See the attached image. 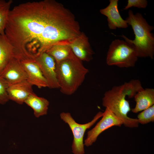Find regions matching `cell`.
<instances>
[{
  "label": "cell",
  "instance_id": "6da1fadb",
  "mask_svg": "<svg viewBox=\"0 0 154 154\" xmlns=\"http://www.w3.org/2000/svg\"><path fill=\"white\" fill-rule=\"evenodd\" d=\"M68 12L61 3L44 0L20 4L10 10L5 34L14 57L33 59L52 45Z\"/></svg>",
  "mask_w": 154,
  "mask_h": 154
},
{
  "label": "cell",
  "instance_id": "7a4b0ae2",
  "mask_svg": "<svg viewBox=\"0 0 154 154\" xmlns=\"http://www.w3.org/2000/svg\"><path fill=\"white\" fill-rule=\"evenodd\" d=\"M88 70L74 54L70 58L56 64V72L61 93L71 95L84 81Z\"/></svg>",
  "mask_w": 154,
  "mask_h": 154
},
{
  "label": "cell",
  "instance_id": "3957f363",
  "mask_svg": "<svg viewBox=\"0 0 154 154\" xmlns=\"http://www.w3.org/2000/svg\"><path fill=\"white\" fill-rule=\"evenodd\" d=\"M128 16L125 20L131 26L135 35L134 40L123 35L125 40L135 46L138 57H149L153 59L154 55V36L151 32L154 27L149 25L140 13L134 14L132 10L128 11Z\"/></svg>",
  "mask_w": 154,
  "mask_h": 154
},
{
  "label": "cell",
  "instance_id": "277c9868",
  "mask_svg": "<svg viewBox=\"0 0 154 154\" xmlns=\"http://www.w3.org/2000/svg\"><path fill=\"white\" fill-rule=\"evenodd\" d=\"M138 57L136 48L133 44L117 39L110 46L106 62L109 66L127 68L134 66Z\"/></svg>",
  "mask_w": 154,
  "mask_h": 154
},
{
  "label": "cell",
  "instance_id": "5b68a950",
  "mask_svg": "<svg viewBox=\"0 0 154 154\" xmlns=\"http://www.w3.org/2000/svg\"><path fill=\"white\" fill-rule=\"evenodd\" d=\"M126 94L122 91H106L102 99L103 106L109 109L123 123L126 127H137L139 122L137 118L128 117L127 114L131 111L129 102L126 99Z\"/></svg>",
  "mask_w": 154,
  "mask_h": 154
},
{
  "label": "cell",
  "instance_id": "8992f818",
  "mask_svg": "<svg viewBox=\"0 0 154 154\" xmlns=\"http://www.w3.org/2000/svg\"><path fill=\"white\" fill-rule=\"evenodd\" d=\"M103 113L102 112H99L91 121L84 124L76 122L69 113L62 112L60 114L61 119L68 125L72 132L74 139L72 148L74 154H84L83 138L85 132L102 116Z\"/></svg>",
  "mask_w": 154,
  "mask_h": 154
},
{
  "label": "cell",
  "instance_id": "52a82bcc",
  "mask_svg": "<svg viewBox=\"0 0 154 154\" xmlns=\"http://www.w3.org/2000/svg\"><path fill=\"white\" fill-rule=\"evenodd\" d=\"M102 118L92 129L87 133L84 144L87 147L91 145L96 140L99 135L103 131L113 126H120L122 122L109 109L106 108Z\"/></svg>",
  "mask_w": 154,
  "mask_h": 154
},
{
  "label": "cell",
  "instance_id": "ba28073f",
  "mask_svg": "<svg viewBox=\"0 0 154 154\" xmlns=\"http://www.w3.org/2000/svg\"><path fill=\"white\" fill-rule=\"evenodd\" d=\"M34 60L46 79L48 87L59 88L56 72V63L53 58L45 52L36 56Z\"/></svg>",
  "mask_w": 154,
  "mask_h": 154
},
{
  "label": "cell",
  "instance_id": "9c48e42d",
  "mask_svg": "<svg viewBox=\"0 0 154 154\" xmlns=\"http://www.w3.org/2000/svg\"><path fill=\"white\" fill-rule=\"evenodd\" d=\"M70 45L73 54L81 61L89 62L93 59L94 52L83 32L72 40Z\"/></svg>",
  "mask_w": 154,
  "mask_h": 154
},
{
  "label": "cell",
  "instance_id": "30bf717a",
  "mask_svg": "<svg viewBox=\"0 0 154 154\" xmlns=\"http://www.w3.org/2000/svg\"><path fill=\"white\" fill-rule=\"evenodd\" d=\"M0 76L9 84L27 80L26 74L21 61L14 57L10 60Z\"/></svg>",
  "mask_w": 154,
  "mask_h": 154
},
{
  "label": "cell",
  "instance_id": "8fae6325",
  "mask_svg": "<svg viewBox=\"0 0 154 154\" xmlns=\"http://www.w3.org/2000/svg\"><path fill=\"white\" fill-rule=\"evenodd\" d=\"M33 85L27 80L9 84L7 92L9 100L22 104L33 93Z\"/></svg>",
  "mask_w": 154,
  "mask_h": 154
},
{
  "label": "cell",
  "instance_id": "7c38bea8",
  "mask_svg": "<svg viewBox=\"0 0 154 154\" xmlns=\"http://www.w3.org/2000/svg\"><path fill=\"white\" fill-rule=\"evenodd\" d=\"M21 62L26 74L27 80L33 86L39 88L48 87L46 79L34 60H25Z\"/></svg>",
  "mask_w": 154,
  "mask_h": 154
},
{
  "label": "cell",
  "instance_id": "4fadbf2b",
  "mask_svg": "<svg viewBox=\"0 0 154 154\" xmlns=\"http://www.w3.org/2000/svg\"><path fill=\"white\" fill-rule=\"evenodd\" d=\"M118 0H110L109 5L100 10V13L107 17L108 27L112 30L128 27L126 21L122 18L119 14L118 9Z\"/></svg>",
  "mask_w": 154,
  "mask_h": 154
},
{
  "label": "cell",
  "instance_id": "5bb4252c",
  "mask_svg": "<svg viewBox=\"0 0 154 154\" xmlns=\"http://www.w3.org/2000/svg\"><path fill=\"white\" fill-rule=\"evenodd\" d=\"M134 97L136 104L135 107L131 110L136 113L154 105V89H143L137 92Z\"/></svg>",
  "mask_w": 154,
  "mask_h": 154
},
{
  "label": "cell",
  "instance_id": "9a60e30c",
  "mask_svg": "<svg viewBox=\"0 0 154 154\" xmlns=\"http://www.w3.org/2000/svg\"><path fill=\"white\" fill-rule=\"evenodd\" d=\"M70 42H63L57 43L50 47L46 52L52 56L56 64L70 58L73 54Z\"/></svg>",
  "mask_w": 154,
  "mask_h": 154
},
{
  "label": "cell",
  "instance_id": "2e32d148",
  "mask_svg": "<svg viewBox=\"0 0 154 154\" xmlns=\"http://www.w3.org/2000/svg\"><path fill=\"white\" fill-rule=\"evenodd\" d=\"M34 111L35 116L37 117L47 114L49 102L46 99L38 96L33 92L25 102Z\"/></svg>",
  "mask_w": 154,
  "mask_h": 154
},
{
  "label": "cell",
  "instance_id": "e0dca14e",
  "mask_svg": "<svg viewBox=\"0 0 154 154\" xmlns=\"http://www.w3.org/2000/svg\"><path fill=\"white\" fill-rule=\"evenodd\" d=\"M14 57L13 48L5 34L0 35V74Z\"/></svg>",
  "mask_w": 154,
  "mask_h": 154
},
{
  "label": "cell",
  "instance_id": "ac0fdd59",
  "mask_svg": "<svg viewBox=\"0 0 154 154\" xmlns=\"http://www.w3.org/2000/svg\"><path fill=\"white\" fill-rule=\"evenodd\" d=\"M13 2L12 0H0V35L5 34V27Z\"/></svg>",
  "mask_w": 154,
  "mask_h": 154
},
{
  "label": "cell",
  "instance_id": "d6986e66",
  "mask_svg": "<svg viewBox=\"0 0 154 154\" xmlns=\"http://www.w3.org/2000/svg\"><path fill=\"white\" fill-rule=\"evenodd\" d=\"M139 123L142 124H147L154 121V105L143 111L137 115Z\"/></svg>",
  "mask_w": 154,
  "mask_h": 154
},
{
  "label": "cell",
  "instance_id": "ffe728a7",
  "mask_svg": "<svg viewBox=\"0 0 154 154\" xmlns=\"http://www.w3.org/2000/svg\"><path fill=\"white\" fill-rule=\"evenodd\" d=\"M9 85V83L0 76V105H3L9 100L7 92Z\"/></svg>",
  "mask_w": 154,
  "mask_h": 154
},
{
  "label": "cell",
  "instance_id": "44dd1931",
  "mask_svg": "<svg viewBox=\"0 0 154 154\" xmlns=\"http://www.w3.org/2000/svg\"><path fill=\"white\" fill-rule=\"evenodd\" d=\"M147 5V1L146 0H128L127 4L123 9L127 10L132 7L139 8H145Z\"/></svg>",
  "mask_w": 154,
  "mask_h": 154
}]
</instances>
